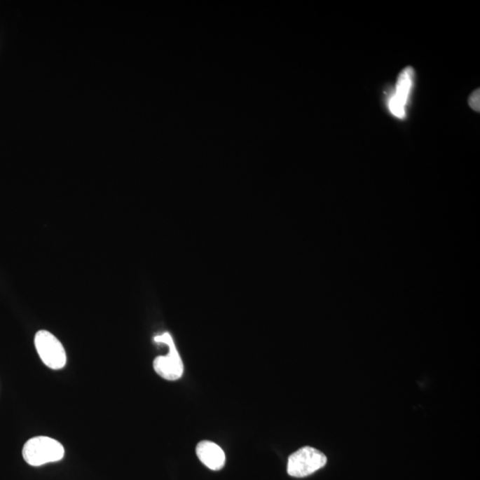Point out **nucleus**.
Here are the masks:
<instances>
[{
    "label": "nucleus",
    "mask_w": 480,
    "mask_h": 480,
    "mask_svg": "<svg viewBox=\"0 0 480 480\" xmlns=\"http://www.w3.org/2000/svg\"><path fill=\"white\" fill-rule=\"evenodd\" d=\"M469 105L473 111L479 112L480 111V91L479 89H476L469 97Z\"/></svg>",
    "instance_id": "7"
},
{
    "label": "nucleus",
    "mask_w": 480,
    "mask_h": 480,
    "mask_svg": "<svg viewBox=\"0 0 480 480\" xmlns=\"http://www.w3.org/2000/svg\"><path fill=\"white\" fill-rule=\"evenodd\" d=\"M64 453V448L61 443L45 436L29 439L22 449L25 461L34 467L61 461Z\"/></svg>",
    "instance_id": "1"
},
{
    "label": "nucleus",
    "mask_w": 480,
    "mask_h": 480,
    "mask_svg": "<svg viewBox=\"0 0 480 480\" xmlns=\"http://www.w3.org/2000/svg\"><path fill=\"white\" fill-rule=\"evenodd\" d=\"M196 453L200 462L212 471H219L224 468L226 455L217 444L210 440H202L198 444Z\"/></svg>",
    "instance_id": "6"
},
{
    "label": "nucleus",
    "mask_w": 480,
    "mask_h": 480,
    "mask_svg": "<svg viewBox=\"0 0 480 480\" xmlns=\"http://www.w3.org/2000/svg\"><path fill=\"white\" fill-rule=\"evenodd\" d=\"M413 78L415 71L412 67H406L400 72L395 91L390 96L388 102L389 110L394 117L400 119L406 117V106L413 85Z\"/></svg>",
    "instance_id": "5"
},
{
    "label": "nucleus",
    "mask_w": 480,
    "mask_h": 480,
    "mask_svg": "<svg viewBox=\"0 0 480 480\" xmlns=\"http://www.w3.org/2000/svg\"><path fill=\"white\" fill-rule=\"evenodd\" d=\"M35 347L39 357L49 369L59 370L64 369L67 362V356L64 345L48 331H39L35 336Z\"/></svg>",
    "instance_id": "4"
},
{
    "label": "nucleus",
    "mask_w": 480,
    "mask_h": 480,
    "mask_svg": "<svg viewBox=\"0 0 480 480\" xmlns=\"http://www.w3.org/2000/svg\"><path fill=\"white\" fill-rule=\"evenodd\" d=\"M327 462V456L320 450L303 446L288 458L287 473L294 478H304L323 468Z\"/></svg>",
    "instance_id": "2"
},
{
    "label": "nucleus",
    "mask_w": 480,
    "mask_h": 480,
    "mask_svg": "<svg viewBox=\"0 0 480 480\" xmlns=\"http://www.w3.org/2000/svg\"><path fill=\"white\" fill-rule=\"evenodd\" d=\"M154 341L156 343L165 344L170 349V352L167 356L156 357L153 362L156 373L165 380H177L180 379L184 375V363L170 334L164 333L161 336H156Z\"/></svg>",
    "instance_id": "3"
}]
</instances>
